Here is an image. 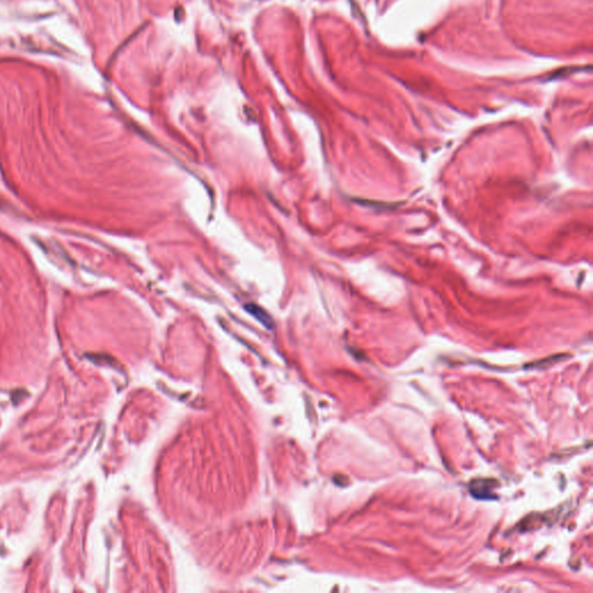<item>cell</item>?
Instances as JSON below:
<instances>
[{"label":"cell","mask_w":593,"mask_h":593,"mask_svg":"<svg viewBox=\"0 0 593 593\" xmlns=\"http://www.w3.org/2000/svg\"><path fill=\"white\" fill-rule=\"evenodd\" d=\"M245 310L247 311L249 314H252V315L254 316L257 321H260L264 327H267L268 329H272L274 321H272L271 316L269 315L263 309H261V307L257 305H254V304H247V305L245 306Z\"/></svg>","instance_id":"obj_1"},{"label":"cell","mask_w":593,"mask_h":593,"mask_svg":"<svg viewBox=\"0 0 593 593\" xmlns=\"http://www.w3.org/2000/svg\"><path fill=\"white\" fill-rule=\"evenodd\" d=\"M491 480H480V481H473L472 482V487H471V491L473 495H476V497L479 498H485L484 492H490L492 490V485H491Z\"/></svg>","instance_id":"obj_2"}]
</instances>
